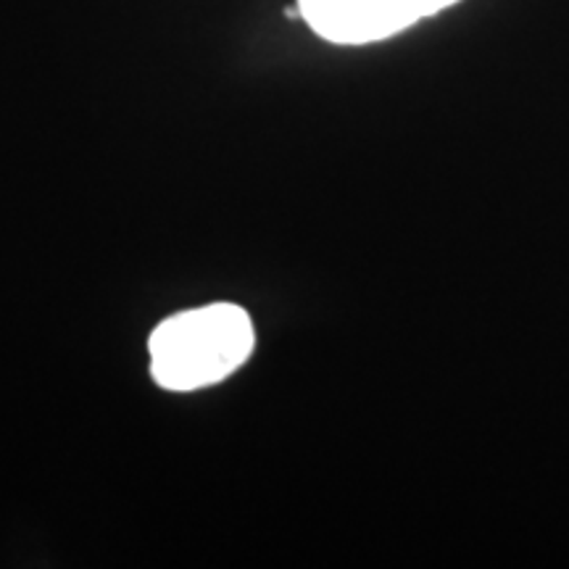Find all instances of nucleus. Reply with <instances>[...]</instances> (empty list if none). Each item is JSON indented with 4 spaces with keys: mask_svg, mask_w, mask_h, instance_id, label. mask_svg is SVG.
<instances>
[{
    "mask_svg": "<svg viewBox=\"0 0 569 569\" xmlns=\"http://www.w3.org/2000/svg\"><path fill=\"white\" fill-rule=\"evenodd\" d=\"M253 319L238 303H206L177 311L148 338L153 382L169 393L219 386L251 359Z\"/></svg>",
    "mask_w": 569,
    "mask_h": 569,
    "instance_id": "nucleus-1",
    "label": "nucleus"
},
{
    "mask_svg": "<svg viewBox=\"0 0 569 569\" xmlns=\"http://www.w3.org/2000/svg\"><path fill=\"white\" fill-rule=\"evenodd\" d=\"M459 0H296L309 30L336 46H372L438 17Z\"/></svg>",
    "mask_w": 569,
    "mask_h": 569,
    "instance_id": "nucleus-2",
    "label": "nucleus"
}]
</instances>
